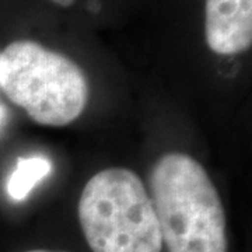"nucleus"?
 Here are the masks:
<instances>
[{
	"mask_svg": "<svg viewBox=\"0 0 252 252\" xmlns=\"http://www.w3.org/2000/svg\"><path fill=\"white\" fill-rule=\"evenodd\" d=\"M51 1H54L58 6H62V7H70L76 0H51Z\"/></svg>",
	"mask_w": 252,
	"mask_h": 252,
	"instance_id": "423d86ee",
	"label": "nucleus"
},
{
	"mask_svg": "<svg viewBox=\"0 0 252 252\" xmlns=\"http://www.w3.org/2000/svg\"><path fill=\"white\" fill-rule=\"evenodd\" d=\"M77 212L93 252H161L152 199L143 181L129 168H107L91 177Z\"/></svg>",
	"mask_w": 252,
	"mask_h": 252,
	"instance_id": "7ed1b4c3",
	"label": "nucleus"
},
{
	"mask_svg": "<svg viewBox=\"0 0 252 252\" xmlns=\"http://www.w3.org/2000/svg\"><path fill=\"white\" fill-rule=\"evenodd\" d=\"M149 185L168 252H227L224 207L200 162L185 153L164 154Z\"/></svg>",
	"mask_w": 252,
	"mask_h": 252,
	"instance_id": "f257e3e1",
	"label": "nucleus"
},
{
	"mask_svg": "<svg viewBox=\"0 0 252 252\" xmlns=\"http://www.w3.org/2000/svg\"><path fill=\"white\" fill-rule=\"evenodd\" d=\"M205 36L217 55H237L252 45V0H206Z\"/></svg>",
	"mask_w": 252,
	"mask_h": 252,
	"instance_id": "20e7f679",
	"label": "nucleus"
},
{
	"mask_svg": "<svg viewBox=\"0 0 252 252\" xmlns=\"http://www.w3.org/2000/svg\"><path fill=\"white\" fill-rule=\"evenodd\" d=\"M1 117H3V109L0 108V119H1Z\"/></svg>",
	"mask_w": 252,
	"mask_h": 252,
	"instance_id": "6e6552de",
	"label": "nucleus"
},
{
	"mask_svg": "<svg viewBox=\"0 0 252 252\" xmlns=\"http://www.w3.org/2000/svg\"><path fill=\"white\" fill-rule=\"evenodd\" d=\"M27 252H59V251H48V250H32V251Z\"/></svg>",
	"mask_w": 252,
	"mask_h": 252,
	"instance_id": "0eeeda50",
	"label": "nucleus"
},
{
	"mask_svg": "<svg viewBox=\"0 0 252 252\" xmlns=\"http://www.w3.org/2000/svg\"><path fill=\"white\" fill-rule=\"evenodd\" d=\"M52 170V164L41 156L18 158L14 171L7 182V192L14 200H24L38 182L45 178Z\"/></svg>",
	"mask_w": 252,
	"mask_h": 252,
	"instance_id": "39448f33",
	"label": "nucleus"
},
{
	"mask_svg": "<svg viewBox=\"0 0 252 252\" xmlns=\"http://www.w3.org/2000/svg\"><path fill=\"white\" fill-rule=\"evenodd\" d=\"M0 87L38 125L66 126L83 114L90 97L81 67L35 41H14L0 54Z\"/></svg>",
	"mask_w": 252,
	"mask_h": 252,
	"instance_id": "f03ea898",
	"label": "nucleus"
}]
</instances>
